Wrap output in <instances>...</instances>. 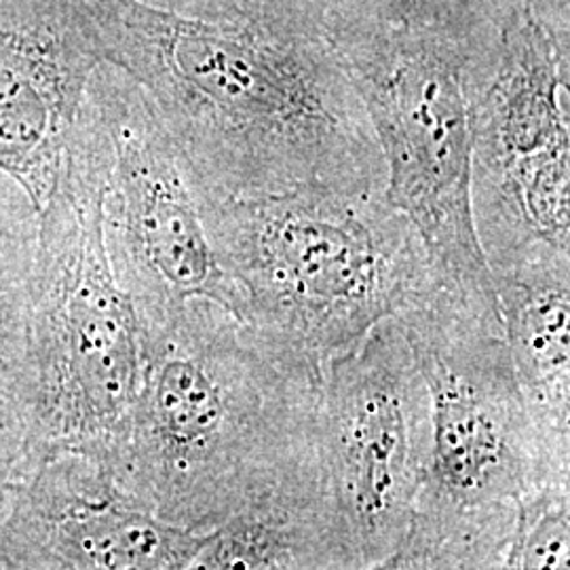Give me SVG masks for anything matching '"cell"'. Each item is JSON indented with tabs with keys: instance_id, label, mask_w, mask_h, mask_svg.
<instances>
[{
	"instance_id": "17",
	"label": "cell",
	"mask_w": 570,
	"mask_h": 570,
	"mask_svg": "<svg viewBox=\"0 0 570 570\" xmlns=\"http://www.w3.org/2000/svg\"><path fill=\"white\" fill-rule=\"evenodd\" d=\"M136 2L171 11V13L190 16V18H207V20L245 16L239 0H136Z\"/></svg>"
},
{
	"instance_id": "19",
	"label": "cell",
	"mask_w": 570,
	"mask_h": 570,
	"mask_svg": "<svg viewBox=\"0 0 570 570\" xmlns=\"http://www.w3.org/2000/svg\"><path fill=\"white\" fill-rule=\"evenodd\" d=\"M244 13H261V7H263V0H239Z\"/></svg>"
},
{
	"instance_id": "12",
	"label": "cell",
	"mask_w": 570,
	"mask_h": 570,
	"mask_svg": "<svg viewBox=\"0 0 570 570\" xmlns=\"http://www.w3.org/2000/svg\"><path fill=\"white\" fill-rule=\"evenodd\" d=\"M511 366L530 416L570 450V254L490 268Z\"/></svg>"
},
{
	"instance_id": "5",
	"label": "cell",
	"mask_w": 570,
	"mask_h": 570,
	"mask_svg": "<svg viewBox=\"0 0 570 570\" xmlns=\"http://www.w3.org/2000/svg\"><path fill=\"white\" fill-rule=\"evenodd\" d=\"M108 140L89 91L41 209L32 279V400L18 459L112 454L140 387L144 332L104 242Z\"/></svg>"
},
{
	"instance_id": "1",
	"label": "cell",
	"mask_w": 570,
	"mask_h": 570,
	"mask_svg": "<svg viewBox=\"0 0 570 570\" xmlns=\"http://www.w3.org/2000/svg\"><path fill=\"white\" fill-rule=\"evenodd\" d=\"M102 61L138 82L202 195L306 184L385 193V161L336 49L271 13L207 20L79 0Z\"/></svg>"
},
{
	"instance_id": "18",
	"label": "cell",
	"mask_w": 570,
	"mask_h": 570,
	"mask_svg": "<svg viewBox=\"0 0 570 570\" xmlns=\"http://www.w3.org/2000/svg\"><path fill=\"white\" fill-rule=\"evenodd\" d=\"M11 475H13V461L0 456V530L9 508V497H11Z\"/></svg>"
},
{
	"instance_id": "6",
	"label": "cell",
	"mask_w": 570,
	"mask_h": 570,
	"mask_svg": "<svg viewBox=\"0 0 570 570\" xmlns=\"http://www.w3.org/2000/svg\"><path fill=\"white\" fill-rule=\"evenodd\" d=\"M465 96L489 268L570 254V0H515L471 35Z\"/></svg>"
},
{
	"instance_id": "13",
	"label": "cell",
	"mask_w": 570,
	"mask_h": 570,
	"mask_svg": "<svg viewBox=\"0 0 570 570\" xmlns=\"http://www.w3.org/2000/svg\"><path fill=\"white\" fill-rule=\"evenodd\" d=\"M357 570L317 454L209 537L193 570Z\"/></svg>"
},
{
	"instance_id": "7",
	"label": "cell",
	"mask_w": 570,
	"mask_h": 570,
	"mask_svg": "<svg viewBox=\"0 0 570 570\" xmlns=\"http://www.w3.org/2000/svg\"><path fill=\"white\" fill-rule=\"evenodd\" d=\"M385 161V197L419 230L442 285L499 313L471 214L468 39L400 30L332 45Z\"/></svg>"
},
{
	"instance_id": "9",
	"label": "cell",
	"mask_w": 570,
	"mask_h": 570,
	"mask_svg": "<svg viewBox=\"0 0 570 570\" xmlns=\"http://www.w3.org/2000/svg\"><path fill=\"white\" fill-rule=\"evenodd\" d=\"M89 96L108 140L104 242L142 327L193 298L237 315V294L212 247L195 176L142 87L102 61Z\"/></svg>"
},
{
	"instance_id": "11",
	"label": "cell",
	"mask_w": 570,
	"mask_h": 570,
	"mask_svg": "<svg viewBox=\"0 0 570 570\" xmlns=\"http://www.w3.org/2000/svg\"><path fill=\"white\" fill-rule=\"evenodd\" d=\"M100 63L79 0H0V171L39 209Z\"/></svg>"
},
{
	"instance_id": "10",
	"label": "cell",
	"mask_w": 570,
	"mask_h": 570,
	"mask_svg": "<svg viewBox=\"0 0 570 570\" xmlns=\"http://www.w3.org/2000/svg\"><path fill=\"white\" fill-rule=\"evenodd\" d=\"M207 537L148 510L110 454L49 450L13 461L0 569H193Z\"/></svg>"
},
{
	"instance_id": "8",
	"label": "cell",
	"mask_w": 570,
	"mask_h": 570,
	"mask_svg": "<svg viewBox=\"0 0 570 570\" xmlns=\"http://www.w3.org/2000/svg\"><path fill=\"white\" fill-rule=\"evenodd\" d=\"M431 397L400 317L324 370L315 454L360 570L385 569L428 469Z\"/></svg>"
},
{
	"instance_id": "16",
	"label": "cell",
	"mask_w": 570,
	"mask_h": 570,
	"mask_svg": "<svg viewBox=\"0 0 570 570\" xmlns=\"http://www.w3.org/2000/svg\"><path fill=\"white\" fill-rule=\"evenodd\" d=\"M570 484L537 492L515 520L503 569H569Z\"/></svg>"
},
{
	"instance_id": "2",
	"label": "cell",
	"mask_w": 570,
	"mask_h": 570,
	"mask_svg": "<svg viewBox=\"0 0 570 570\" xmlns=\"http://www.w3.org/2000/svg\"><path fill=\"white\" fill-rule=\"evenodd\" d=\"M140 387L112 463L161 520L207 532L315 454L322 374L226 306L144 326Z\"/></svg>"
},
{
	"instance_id": "4",
	"label": "cell",
	"mask_w": 570,
	"mask_h": 570,
	"mask_svg": "<svg viewBox=\"0 0 570 570\" xmlns=\"http://www.w3.org/2000/svg\"><path fill=\"white\" fill-rule=\"evenodd\" d=\"M431 397L428 469L385 569H503L522 505L570 484V450L537 428L501 315L440 287L400 315Z\"/></svg>"
},
{
	"instance_id": "14",
	"label": "cell",
	"mask_w": 570,
	"mask_h": 570,
	"mask_svg": "<svg viewBox=\"0 0 570 570\" xmlns=\"http://www.w3.org/2000/svg\"><path fill=\"white\" fill-rule=\"evenodd\" d=\"M41 209L0 171V456H20L32 400L30 317Z\"/></svg>"
},
{
	"instance_id": "15",
	"label": "cell",
	"mask_w": 570,
	"mask_h": 570,
	"mask_svg": "<svg viewBox=\"0 0 570 570\" xmlns=\"http://www.w3.org/2000/svg\"><path fill=\"white\" fill-rule=\"evenodd\" d=\"M515 0H263L261 13L294 21L330 45L400 30H444L469 39Z\"/></svg>"
},
{
	"instance_id": "3",
	"label": "cell",
	"mask_w": 570,
	"mask_h": 570,
	"mask_svg": "<svg viewBox=\"0 0 570 570\" xmlns=\"http://www.w3.org/2000/svg\"><path fill=\"white\" fill-rule=\"evenodd\" d=\"M202 207L237 317L322 376L376 324L444 287L385 193L306 184L249 199L202 195Z\"/></svg>"
}]
</instances>
